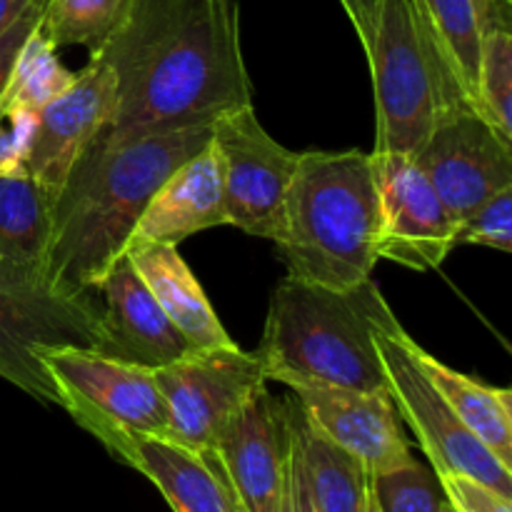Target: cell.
<instances>
[{
	"label": "cell",
	"instance_id": "18",
	"mask_svg": "<svg viewBox=\"0 0 512 512\" xmlns=\"http://www.w3.org/2000/svg\"><path fill=\"white\" fill-rule=\"evenodd\" d=\"M110 455L145 475L173 512H238L213 455L150 435L120 440Z\"/></svg>",
	"mask_w": 512,
	"mask_h": 512
},
{
	"label": "cell",
	"instance_id": "21",
	"mask_svg": "<svg viewBox=\"0 0 512 512\" xmlns=\"http://www.w3.org/2000/svg\"><path fill=\"white\" fill-rule=\"evenodd\" d=\"M293 400V398H290ZM293 423L303 450L315 512H370L373 485L363 465L305 425L293 400Z\"/></svg>",
	"mask_w": 512,
	"mask_h": 512
},
{
	"label": "cell",
	"instance_id": "16",
	"mask_svg": "<svg viewBox=\"0 0 512 512\" xmlns=\"http://www.w3.org/2000/svg\"><path fill=\"white\" fill-rule=\"evenodd\" d=\"M98 293L103 298L98 353L148 370L165 368L193 353V345L160 310L128 255L115 260Z\"/></svg>",
	"mask_w": 512,
	"mask_h": 512
},
{
	"label": "cell",
	"instance_id": "31",
	"mask_svg": "<svg viewBox=\"0 0 512 512\" xmlns=\"http://www.w3.org/2000/svg\"><path fill=\"white\" fill-rule=\"evenodd\" d=\"M43 8L45 3L30 5V8L25 10L3 35H0V98H3L5 85H8L10 80V70H13V63L15 58H18L20 48H23L28 35L33 33L40 25V20H43Z\"/></svg>",
	"mask_w": 512,
	"mask_h": 512
},
{
	"label": "cell",
	"instance_id": "32",
	"mask_svg": "<svg viewBox=\"0 0 512 512\" xmlns=\"http://www.w3.org/2000/svg\"><path fill=\"white\" fill-rule=\"evenodd\" d=\"M290 420H293V400H290ZM280 512H315L313 498H310L308 475H305L303 450H300L298 433L293 423V440H290V458H288V480H285L283 510Z\"/></svg>",
	"mask_w": 512,
	"mask_h": 512
},
{
	"label": "cell",
	"instance_id": "28",
	"mask_svg": "<svg viewBox=\"0 0 512 512\" xmlns=\"http://www.w3.org/2000/svg\"><path fill=\"white\" fill-rule=\"evenodd\" d=\"M455 245H485L512 253V188L500 190L458 223Z\"/></svg>",
	"mask_w": 512,
	"mask_h": 512
},
{
	"label": "cell",
	"instance_id": "4",
	"mask_svg": "<svg viewBox=\"0 0 512 512\" xmlns=\"http://www.w3.org/2000/svg\"><path fill=\"white\" fill-rule=\"evenodd\" d=\"M398 323L373 278L333 290L298 278L280 280L270 298L263 343L255 350L275 383H325L388 390L375 333Z\"/></svg>",
	"mask_w": 512,
	"mask_h": 512
},
{
	"label": "cell",
	"instance_id": "6",
	"mask_svg": "<svg viewBox=\"0 0 512 512\" xmlns=\"http://www.w3.org/2000/svg\"><path fill=\"white\" fill-rule=\"evenodd\" d=\"M100 340V308L93 295H60L38 268L0 255V378L38 403L58 405V395L40 365L38 350H98Z\"/></svg>",
	"mask_w": 512,
	"mask_h": 512
},
{
	"label": "cell",
	"instance_id": "35",
	"mask_svg": "<svg viewBox=\"0 0 512 512\" xmlns=\"http://www.w3.org/2000/svg\"><path fill=\"white\" fill-rule=\"evenodd\" d=\"M370 512H380L378 503H375V495H373V500H370Z\"/></svg>",
	"mask_w": 512,
	"mask_h": 512
},
{
	"label": "cell",
	"instance_id": "34",
	"mask_svg": "<svg viewBox=\"0 0 512 512\" xmlns=\"http://www.w3.org/2000/svg\"><path fill=\"white\" fill-rule=\"evenodd\" d=\"M45 3V0H0V35L30 8V5Z\"/></svg>",
	"mask_w": 512,
	"mask_h": 512
},
{
	"label": "cell",
	"instance_id": "13",
	"mask_svg": "<svg viewBox=\"0 0 512 512\" xmlns=\"http://www.w3.org/2000/svg\"><path fill=\"white\" fill-rule=\"evenodd\" d=\"M290 440V398H275L268 383L260 385L235 410L210 453L233 493L238 512L283 510Z\"/></svg>",
	"mask_w": 512,
	"mask_h": 512
},
{
	"label": "cell",
	"instance_id": "10",
	"mask_svg": "<svg viewBox=\"0 0 512 512\" xmlns=\"http://www.w3.org/2000/svg\"><path fill=\"white\" fill-rule=\"evenodd\" d=\"M213 145L223 168L225 220L253 238L275 240L285 195L300 153L260 125L253 105L213 120Z\"/></svg>",
	"mask_w": 512,
	"mask_h": 512
},
{
	"label": "cell",
	"instance_id": "12",
	"mask_svg": "<svg viewBox=\"0 0 512 512\" xmlns=\"http://www.w3.org/2000/svg\"><path fill=\"white\" fill-rule=\"evenodd\" d=\"M410 158L458 223L495 193L512 188V140L475 108L445 113Z\"/></svg>",
	"mask_w": 512,
	"mask_h": 512
},
{
	"label": "cell",
	"instance_id": "30",
	"mask_svg": "<svg viewBox=\"0 0 512 512\" xmlns=\"http://www.w3.org/2000/svg\"><path fill=\"white\" fill-rule=\"evenodd\" d=\"M445 503L455 512H512V500L460 473H435Z\"/></svg>",
	"mask_w": 512,
	"mask_h": 512
},
{
	"label": "cell",
	"instance_id": "3",
	"mask_svg": "<svg viewBox=\"0 0 512 512\" xmlns=\"http://www.w3.org/2000/svg\"><path fill=\"white\" fill-rule=\"evenodd\" d=\"M378 188L365 150H308L285 195L273 240L290 278L350 290L378 265Z\"/></svg>",
	"mask_w": 512,
	"mask_h": 512
},
{
	"label": "cell",
	"instance_id": "26",
	"mask_svg": "<svg viewBox=\"0 0 512 512\" xmlns=\"http://www.w3.org/2000/svg\"><path fill=\"white\" fill-rule=\"evenodd\" d=\"M130 0H45L40 30L55 48L83 45L98 53L123 23Z\"/></svg>",
	"mask_w": 512,
	"mask_h": 512
},
{
	"label": "cell",
	"instance_id": "9",
	"mask_svg": "<svg viewBox=\"0 0 512 512\" xmlns=\"http://www.w3.org/2000/svg\"><path fill=\"white\" fill-rule=\"evenodd\" d=\"M153 375L168 413L165 438L203 455L213 453L235 410L268 383L258 353L238 345L193 350Z\"/></svg>",
	"mask_w": 512,
	"mask_h": 512
},
{
	"label": "cell",
	"instance_id": "11",
	"mask_svg": "<svg viewBox=\"0 0 512 512\" xmlns=\"http://www.w3.org/2000/svg\"><path fill=\"white\" fill-rule=\"evenodd\" d=\"M378 188V260L410 270H435L455 248L458 220L433 183L403 153H370Z\"/></svg>",
	"mask_w": 512,
	"mask_h": 512
},
{
	"label": "cell",
	"instance_id": "14",
	"mask_svg": "<svg viewBox=\"0 0 512 512\" xmlns=\"http://www.w3.org/2000/svg\"><path fill=\"white\" fill-rule=\"evenodd\" d=\"M305 425L353 455L370 478L393 473L415 460L403 418L390 390H355L325 383H288Z\"/></svg>",
	"mask_w": 512,
	"mask_h": 512
},
{
	"label": "cell",
	"instance_id": "29",
	"mask_svg": "<svg viewBox=\"0 0 512 512\" xmlns=\"http://www.w3.org/2000/svg\"><path fill=\"white\" fill-rule=\"evenodd\" d=\"M38 113L23 108H0V175L28 173L30 143H33Z\"/></svg>",
	"mask_w": 512,
	"mask_h": 512
},
{
	"label": "cell",
	"instance_id": "23",
	"mask_svg": "<svg viewBox=\"0 0 512 512\" xmlns=\"http://www.w3.org/2000/svg\"><path fill=\"white\" fill-rule=\"evenodd\" d=\"M478 113L512 140V0H480Z\"/></svg>",
	"mask_w": 512,
	"mask_h": 512
},
{
	"label": "cell",
	"instance_id": "33",
	"mask_svg": "<svg viewBox=\"0 0 512 512\" xmlns=\"http://www.w3.org/2000/svg\"><path fill=\"white\" fill-rule=\"evenodd\" d=\"M348 13L350 23H353L355 33H358L360 43L363 48L368 45L370 40V30H373V20H375V10H378L380 0H340Z\"/></svg>",
	"mask_w": 512,
	"mask_h": 512
},
{
	"label": "cell",
	"instance_id": "25",
	"mask_svg": "<svg viewBox=\"0 0 512 512\" xmlns=\"http://www.w3.org/2000/svg\"><path fill=\"white\" fill-rule=\"evenodd\" d=\"M73 80L75 73L60 63L58 48L38 25L15 58L0 108H23L38 113L63 90H68Z\"/></svg>",
	"mask_w": 512,
	"mask_h": 512
},
{
	"label": "cell",
	"instance_id": "5",
	"mask_svg": "<svg viewBox=\"0 0 512 512\" xmlns=\"http://www.w3.org/2000/svg\"><path fill=\"white\" fill-rule=\"evenodd\" d=\"M365 55L378 123L373 153L415 155L445 113L473 108L413 0H380Z\"/></svg>",
	"mask_w": 512,
	"mask_h": 512
},
{
	"label": "cell",
	"instance_id": "20",
	"mask_svg": "<svg viewBox=\"0 0 512 512\" xmlns=\"http://www.w3.org/2000/svg\"><path fill=\"white\" fill-rule=\"evenodd\" d=\"M420 368L438 388L445 403L453 408L460 423L490 450L503 465L512 468V393L508 388L475 380L453 370L443 360L433 358L423 348H415Z\"/></svg>",
	"mask_w": 512,
	"mask_h": 512
},
{
	"label": "cell",
	"instance_id": "22",
	"mask_svg": "<svg viewBox=\"0 0 512 512\" xmlns=\"http://www.w3.org/2000/svg\"><path fill=\"white\" fill-rule=\"evenodd\" d=\"M53 200L28 173L0 175V255L43 273Z\"/></svg>",
	"mask_w": 512,
	"mask_h": 512
},
{
	"label": "cell",
	"instance_id": "27",
	"mask_svg": "<svg viewBox=\"0 0 512 512\" xmlns=\"http://www.w3.org/2000/svg\"><path fill=\"white\" fill-rule=\"evenodd\" d=\"M380 512H440L443 490L428 465L413 460L405 468L370 478Z\"/></svg>",
	"mask_w": 512,
	"mask_h": 512
},
{
	"label": "cell",
	"instance_id": "17",
	"mask_svg": "<svg viewBox=\"0 0 512 512\" xmlns=\"http://www.w3.org/2000/svg\"><path fill=\"white\" fill-rule=\"evenodd\" d=\"M228 225L223 198V168L213 140L180 163L160 183L130 233L128 245H180L190 235Z\"/></svg>",
	"mask_w": 512,
	"mask_h": 512
},
{
	"label": "cell",
	"instance_id": "15",
	"mask_svg": "<svg viewBox=\"0 0 512 512\" xmlns=\"http://www.w3.org/2000/svg\"><path fill=\"white\" fill-rule=\"evenodd\" d=\"M115 113L113 70L90 55L68 90L38 110L25 170L55 198L65 175L85 148L110 125Z\"/></svg>",
	"mask_w": 512,
	"mask_h": 512
},
{
	"label": "cell",
	"instance_id": "1",
	"mask_svg": "<svg viewBox=\"0 0 512 512\" xmlns=\"http://www.w3.org/2000/svg\"><path fill=\"white\" fill-rule=\"evenodd\" d=\"M115 78L113 140L193 128L253 105L235 0H130L90 53Z\"/></svg>",
	"mask_w": 512,
	"mask_h": 512
},
{
	"label": "cell",
	"instance_id": "24",
	"mask_svg": "<svg viewBox=\"0 0 512 512\" xmlns=\"http://www.w3.org/2000/svg\"><path fill=\"white\" fill-rule=\"evenodd\" d=\"M470 105H478L480 0H413ZM478 110V108H475Z\"/></svg>",
	"mask_w": 512,
	"mask_h": 512
},
{
	"label": "cell",
	"instance_id": "36",
	"mask_svg": "<svg viewBox=\"0 0 512 512\" xmlns=\"http://www.w3.org/2000/svg\"><path fill=\"white\" fill-rule=\"evenodd\" d=\"M440 512H455L453 508H450V505L448 503H445V498H443V510H440Z\"/></svg>",
	"mask_w": 512,
	"mask_h": 512
},
{
	"label": "cell",
	"instance_id": "7",
	"mask_svg": "<svg viewBox=\"0 0 512 512\" xmlns=\"http://www.w3.org/2000/svg\"><path fill=\"white\" fill-rule=\"evenodd\" d=\"M60 408L108 453L125 438H165L168 413L153 370L90 348H40Z\"/></svg>",
	"mask_w": 512,
	"mask_h": 512
},
{
	"label": "cell",
	"instance_id": "19",
	"mask_svg": "<svg viewBox=\"0 0 512 512\" xmlns=\"http://www.w3.org/2000/svg\"><path fill=\"white\" fill-rule=\"evenodd\" d=\"M123 255H128L155 303L180 330V335L193 345V350L235 345L218 320L205 290L200 288L198 278L178 253V245L140 243L125 248Z\"/></svg>",
	"mask_w": 512,
	"mask_h": 512
},
{
	"label": "cell",
	"instance_id": "8",
	"mask_svg": "<svg viewBox=\"0 0 512 512\" xmlns=\"http://www.w3.org/2000/svg\"><path fill=\"white\" fill-rule=\"evenodd\" d=\"M375 348L388 378L390 398L403 423L428 455L433 473H460L480 480L512 500V468L500 463L458 420L443 395L420 368L415 343L403 325L395 323L375 333Z\"/></svg>",
	"mask_w": 512,
	"mask_h": 512
},
{
	"label": "cell",
	"instance_id": "2",
	"mask_svg": "<svg viewBox=\"0 0 512 512\" xmlns=\"http://www.w3.org/2000/svg\"><path fill=\"white\" fill-rule=\"evenodd\" d=\"M213 140V123L113 140L80 153L53 198L43 278L68 298L93 295L123 258L145 205L165 178Z\"/></svg>",
	"mask_w": 512,
	"mask_h": 512
}]
</instances>
